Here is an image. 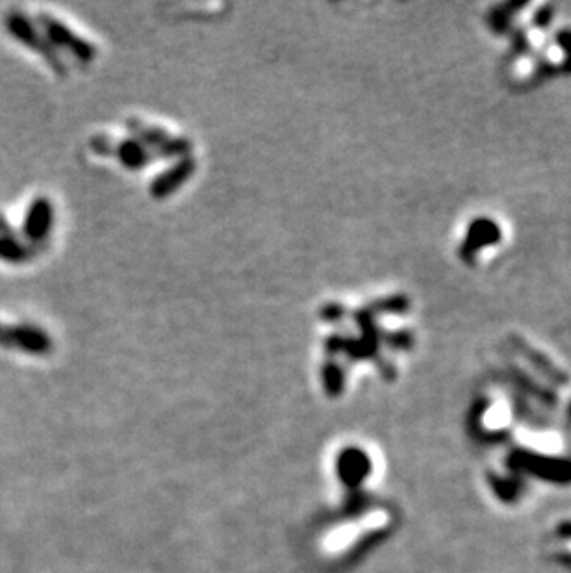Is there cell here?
Segmentation results:
<instances>
[{
	"instance_id": "5",
	"label": "cell",
	"mask_w": 571,
	"mask_h": 573,
	"mask_svg": "<svg viewBox=\"0 0 571 573\" xmlns=\"http://www.w3.org/2000/svg\"><path fill=\"white\" fill-rule=\"evenodd\" d=\"M499 242H501V229L494 219H488V217L473 219L466 232L464 243L460 245V256L466 262H471L475 256L479 255V251H483L484 247H492Z\"/></svg>"
},
{
	"instance_id": "3",
	"label": "cell",
	"mask_w": 571,
	"mask_h": 573,
	"mask_svg": "<svg viewBox=\"0 0 571 573\" xmlns=\"http://www.w3.org/2000/svg\"><path fill=\"white\" fill-rule=\"evenodd\" d=\"M0 347L19 349L28 355H47L51 353L52 338L49 332L39 329L32 323L6 325L0 323Z\"/></svg>"
},
{
	"instance_id": "17",
	"label": "cell",
	"mask_w": 571,
	"mask_h": 573,
	"mask_svg": "<svg viewBox=\"0 0 571 573\" xmlns=\"http://www.w3.org/2000/svg\"><path fill=\"white\" fill-rule=\"evenodd\" d=\"M557 43L560 45V49L566 54V60L571 62V28H562L559 34H557Z\"/></svg>"
},
{
	"instance_id": "11",
	"label": "cell",
	"mask_w": 571,
	"mask_h": 573,
	"mask_svg": "<svg viewBox=\"0 0 571 573\" xmlns=\"http://www.w3.org/2000/svg\"><path fill=\"white\" fill-rule=\"evenodd\" d=\"M410 308V301L407 295H392V297H384L379 301H373L368 306L369 312L377 318L381 314H407Z\"/></svg>"
},
{
	"instance_id": "18",
	"label": "cell",
	"mask_w": 571,
	"mask_h": 573,
	"mask_svg": "<svg viewBox=\"0 0 571 573\" xmlns=\"http://www.w3.org/2000/svg\"><path fill=\"white\" fill-rule=\"evenodd\" d=\"M0 236H17L10 221L0 214Z\"/></svg>"
},
{
	"instance_id": "9",
	"label": "cell",
	"mask_w": 571,
	"mask_h": 573,
	"mask_svg": "<svg viewBox=\"0 0 571 573\" xmlns=\"http://www.w3.org/2000/svg\"><path fill=\"white\" fill-rule=\"evenodd\" d=\"M127 127L134 134V140L140 141L141 145H145L153 154L158 153L165 143L171 140V136L165 130L158 127H149V125L141 123L140 119H130Z\"/></svg>"
},
{
	"instance_id": "7",
	"label": "cell",
	"mask_w": 571,
	"mask_h": 573,
	"mask_svg": "<svg viewBox=\"0 0 571 573\" xmlns=\"http://www.w3.org/2000/svg\"><path fill=\"white\" fill-rule=\"evenodd\" d=\"M510 340H512V347L520 353L521 357L525 358V360H527L533 368L540 371L542 375H546L547 379L559 382V384L568 382V375H564L544 353H540L538 349L531 347V345L527 344L520 336H512Z\"/></svg>"
},
{
	"instance_id": "8",
	"label": "cell",
	"mask_w": 571,
	"mask_h": 573,
	"mask_svg": "<svg viewBox=\"0 0 571 573\" xmlns=\"http://www.w3.org/2000/svg\"><path fill=\"white\" fill-rule=\"evenodd\" d=\"M114 154L119 158V162L127 169H143L154 158V154L141 145L140 141L130 138V140L121 141L119 145H115Z\"/></svg>"
},
{
	"instance_id": "2",
	"label": "cell",
	"mask_w": 571,
	"mask_h": 573,
	"mask_svg": "<svg viewBox=\"0 0 571 573\" xmlns=\"http://www.w3.org/2000/svg\"><path fill=\"white\" fill-rule=\"evenodd\" d=\"M39 30L43 36L49 39L52 47L58 51L69 52L73 58H77L80 64H91L97 56V49L86 41L84 38L71 32L69 26L64 25L62 21L54 19L49 13H39L38 17Z\"/></svg>"
},
{
	"instance_id": "14",
	"label": "cell",
	"mask_w": 571,
	"mask_h": 573,
	"mask_svg": "<svg viewBox=\"0 0 571 573\" xmlns=\"http://www.w3.org/2000/svg\"><path fill=\"white\" fill-rule=\"evenodd\" d=\"M321 319L327 321V323H338L342 321L343 316H345V306L340 305V303H329V305L323 306L321 308Z\"/></svg>"
},
{
	"instance_id": "16",
	"label": "cell",
	"mask_w": 571,
	"mask_h": 573,
	"mask_svg": "<svg viewBox=\"0 0 571 573\" xmlns=\"http://www.w3.org/2000/svg\"><path fill=\"white\" fill-rule=\"evenodd\" d=\"M91 147H93V151H95V153L106 156V154H114L115 145L110 141V138H106V136H97V138H93V140H91Z\"/></svg>"
},
{
	"instance_id": "15",
	"label": "cell",
	"mask_w": 571,
	"mask_h": 573,
	"mask_svg": "<svg viewBox=\"0 0 571 573\" xmlns=\"http://www.w3.org/2000/svg\"><path fill=\"white\" fill-rule=\"evenodd\" d=\"M325 351H327V355H330V357H338V355H342L343 334L334 332V334L327 336V340H325Z\"/></svg>"
},
{
	"instance_id": "4",
	"label": "cell",
	"mask_w": 571,
	"mask_h": 573,
	"mask_svg": "<svg viewBox=\"0 0 571 573\" xmlns=\"http://www.w3.org/2000/svg\"><path fill=\"white\" fill-rule=\"evenodd\" d=\"M54 223V208L47 197H38L30 203L23 221V236L30 247L47 242Z\"/></svg>"
},
{
	"instance_id": "12",
	"label": "cell",
	"mask_w": 571,
	"mask_h": 573,
	"mask_svg": "<svg viewBox=\"0 0 571 573\" xmlns=\"http://www.w3.org/2000/svg\"><path fill=\"white\" fill-rule=\"evenodd\" d=\"M321 379H323V386L325 392L329 395H340L345 386V371L342 366L334 360H329L323 370H321Z\"/></svg>"
},
{
	"instance_id": "1",
	"label": "cell",
	"mask_w": 571,
	"mask_h": 573,
	"mask_svg": "<svg viewBox=\"0 0 571 573\" xmlns=\"http://www.w3.org/2000/svg\"><path fill=\"white\" fill-rule=\"evenodd\" d=\"M4 25H6V30L10 32L12 38L21 41L28 49L38 52L39 56L51 65L60 77L67 73V67H65L64 60L60 58L58 51L52 47L49 39L43 36V32L26 17L25 13H8L4 19Z\"/></svg>"
},
{
	"instance_id": "6",
	"label": "cell",
	"mask_w": 571,
	"mask_h": 573,
	"mask_svg": "<svg viewBox=\"0 0 571 573\" xmlns=\"http://www.w3.org/2000/svg\"><path fill=\"white\" fill-rule=\"evenodd\" d=\"M197 169V162L190 158V156H184L180 158L177 164L165 169L164 173H160L156 179H154L153 184L149 186V191L153 195L154 199H165L169 195H173L175 191L184 186L191 175L195 173Z\"/></svg>"
},
{
	"instance_id": "13",
	"label": "cell",
	"mask_w": 571,
	"mask_h": 573,
	"mask_svg": "<svg viewBox=\"0 0 571 573\" xmlns=\"http://www.w3.org/2000/svg\"><path fill=\"white\" fill-rule=\"evenodd\" d=\"M381 342H384L388 347H392V349L403 351V349H410V347H412L414 338H412V334L408 331H382Z\"/></svg>"
},
{
	"instance_id": "10",
	"label": "cell",
	"mask_w": 571,
	"mask_h": 573,
	"mask_svg": "<svg viewBox=\"0 0 571 573\" xmlns=\"http://www.w3.org/2000/svg\"><path fill=\"white\" fill-rule=\"evenodd\" d=\"M36 253L34 247L19 240L17 236H0V260L8 264H23Z\"/></svg>"
}]
</instances>
